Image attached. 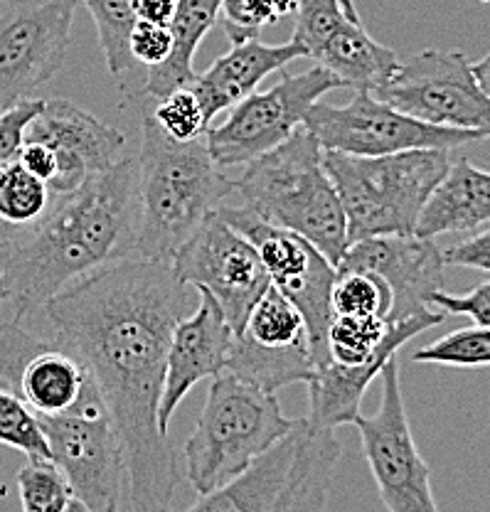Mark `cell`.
Listing matches in <instances>:
<instances>
[{"mask_svg":"<svg viewBox=\"0 0 490 512\" xmlns=\"http://www.w3.org/2000/svg\"><path fill=\"white\" fill-rule=\"evenodd\" d=\"M0 444L18 448L30 461H50L40 419L23 399L0 387Z\"/></svg>","mask_w":490,"mask_h":512,"instance_id":"1f68e13d","label":"cell"},{"mask_svg":"<svg viewBox=\"0 0 490 512\" xmlns=\"http://www.w3.org/2000/svg\"><path fill=\"white\" fill-rule=\"evenodd\" d=\"M471 72H473V77H476L478 87H481L483 92L490 96V52L483 57V60L471 64Z\"/></svg>","mask_w":490,"mask_h":512,"instance_id":"f35d334b","label":"cell"},{"mask_svg":"<svg viewBox=\"0 0 490 512\" xmlns=\"http://www.w3.org/2000/svg\"><path fill=\"white\" fill-rule=\"evenodd\" d=\"M151 119L156 121V126L161 128L170 141L188 143L197 141L207 133L210 128V119H207V111L202 106L200 96L193 89V84L188 87H178L173 92H168L161 99H153Z\"/></svg>","mask_w":490,"mask_h":512,"instance_id":"83f0119b","label":"cell"},{"mask_svg":"<svg viewBox=\"0 0 490 512\" xmlns=\"http://www.w3.org/2000/svg\"><path fill=\"white\" fill-rule=\"evenodd\" d=\"M23 512H65L74 500L65 473L52 461H30L18 473Z\"/></svg>","mask_w":490,"mask_h":512,"instance_id":"f546056e","label":"cell"},{"mask_svg":"<svg viewBox=\"0 0 490 512\" xmlns=\"http://www.w3.org/2000/svg\"><path fill=\"white\" fill-rule=\"evenodd\" d=\"M227 370L274 394L286 384H308L316 377L318 365L313 360L306 320L271 284L252 306L242 330L234 335Z\"/></svg>","mask_w":490,"mask_h":512,"instance_id":"2e32d148","label":"cell"},{"mask_svg":"<svg viewBox=\"0 0 490 512\" xmlns=\"http://www.w3.org/2000/svg\"><path fill=\"white\" fill-rule=\"evenodd\" d=\"M0 382L40 416L106 412L87 367L33 325L0 320Z\"/></svg>","mask_w":490,"mask_h":512,"instance_id":"ba28073f","label":"cell"},{"mask_svg":"<svg viewBox=\"0 0 490 512\" xmlns=\"http://www.w3.org/2000/svg\"><path fill=\"white\" fill-rule=\"evenodd\" d=\"M333 316H372L390 320L392 291L370 271H338L330 291Z\"/></svg>","mask_w":490,"mask_h":512,"instance_id":"4316f807","label":"cell"},{"mask_svg":"<svg viewBox=\"0 0 490 512\" xmlns=\"http://www.w3.org/2000/svg\"><path fill=\"white\" fill-rule=\"evenodd\" d=\"M316 67L326 69L343 87L353 92H377L394 77L399 67L397 52L372 40L370 32L350 18H340L316 45L308 50Z\"/></svg>","mask_w":490,"mask_h":512,"instance_id":"603a6c76","label":"cell"},{"mask_svg":"<svg viewBox=\"0 0 490 512\" xmlns=\"http://www.w3.org/2000/svg\"><path fill=\"white\" fill-rule=\"evenodd\" d=\"M294 426L296 419L281 412L274 392L229 370L220 372L212 377L205 407L185 444V476L197 495L210 493L247 471Z\"/></svg>","mask_w":490,"mask_h":512,"instance_id":"8992f818","label":"cell"},{"mask_svg":"<svg viewBox=\"0 0 490 512\" xmlns=\"http://www.w3.org/2000/svg\"><path fill=\"white\" fill-rule=\"evenodd\" d=\"M65 512H89V510L84 508V505L79 503V500H72V503H69V508Z\"/></svg>","mask_w":490,"mask_h":512,"instance_id":"60d3db41","label":"cell"},{"mask_svg":"<svg viewBox=\"0 0 490 512\" xmlns=\"http://www.w3.org/2000/svg\"><path fill=\"white\" fill-rule=\"evenodd\" d=\"M333 89H343V84L321 67L284 74L271 89L252 92L234 104L220 126L207 128V151L220 168L252 163L303 126L308 109Z\"/></svg>","mask_w":490,"mask_h":512,"instance_id":"8fae6325","label":"cell"},{"mask_svg":"<svg viewBox=\"0 0 490 512\" xmlns=\"http://www.w3.org/2000/svg\"><path fill=\"white\" fill-rule=\"evenodd\" d=\"M170 266L183 284L215 298L234 335L269 286L254 244L229 227L217 210L175 249Z\"/></svg>","mask_w":490,"mask_h":512,"instance_id":"9a60e30c","label":"cell"},{"mask_svg":"<svg viewBox=\"0 0 490 512\" xmlns=\"http://www.w3.org/2000/svg\"><path fill=\"white\" fill-rule=\"evenodd\" d=\"M234 195L259 220L301 234L338 269L350 244L348 222L323 165L321 143L306 126L247 163L234 180Z\"/></svg>","mask_w":490,"mask_h":512,"instance_id":"277c9868","label":"cell"},{"mask_svg":"<svg viewBox=\"0 0 490 512\" xmlns=\"http://www.w3.org/2000/svg\"><path fill=\"white\" fill-rule=\"evenodd\" d=\"M303 126L316 136L323 151L348 153V156H390V153L441 148L454 151L466 143L483 141L481 131H463L426 124L385 104L370 92H355L343 106L316 101L308 109Z\"/></svg>","mask_w":490,"mask_h":512,"instance_id":"30bf717a","label":"cell"},{"mask_svg":"<svg viewBox=\"0 0 490 512\" xmlns=\"http://www.w3.org/2000/svg\"><path fill=\"white\" fill-rule=\"evenodd\" d=\"M50 461L65 473L74 500L89 512H119L124 451L109 414L40 416Z\"/></svg>","mask_w":490,"mask_h":512,"instance_id":"e0dca14e","label":"cell"},{"mask_svg":"<svg viewBox=\"0 0 490 512\" xmlns=\"http://www.w3.org/2000/svg\"><path fill=\"white\" fill-rule=\"evenodd\" d=\"M370 271L392 291L390 320L429 311L431 296L444 291L446 261L434 239L417 234H382L350 244L338 271Z\"/></svg>","mask_w":490,"mask_h":512,"instance_id":"ac0fdd59","label":"cell"},{"mask_svg":"<svg viewBox=\"0 0 490 512\" xmlns=\"http://www.w3.org/2000/svg\"><path fill=\"white\" fill-rule=\"evenodd\" d=\"M382 402L375 414L353 421L360 431L377 493L387 512H439L431 490V471L419 453L404 407L397 355L382 367Z\"/></svg>","mask_w":490,"mask_h":512,"instance_id":"7c38bea8","label":"cell"},{"mask_svg":"<svg viewBox=\"0 0 490 512\" xmlns=\"http://www.w3.org/2000/svg\"><path fill=\"white\" fill-rule=\"evenodd\" d=\"M340 453L335 429L296 419L289 436L185 512H326Z\"/></svg>","mask_w":490,"mask_h":512,"instance_id":"52a82bcc","label":"cell"},{"mask_svg":"<svg viewBox=\"0 0 490 512\" xmlns=\"http://www.w3.org/2000/svg\"><path fill=\"white\" fill-rule=\"evenodd\" d=\"M234 330L210 293L200 291V303L190 316L178 320L165 355V380L158 404V429L170 431L180 402L200 380H212L227 370Z\"/></svg>","mask_w":490,"mask_h":512,"instance_id":"ffe728a7","label":"cell"},{"mask_svg":"<svg viewBox=\"0 0 490 512\" xmlns=\"http://www.w3.org/2000/svg\"><path fill=\"white\" fill-rule=\"evenodd\" d=\"M429 306H434L444 316H466L476 325L490 328V279L466 293L436 291Z\"/></svg>","mask_w":490,"mask_h":512,"instance_id":"836d02e7","label":"cell"},{"mask_svg":"<svg viewBox=\"0 0 490 512\" xmlns=\"http://www.w3.org/2000/svg\"><path fill=\"white\" fill-rule=\"evenodd\" d=\"M25 138L45 143L55 153L57 173L50 183L55 197L77 192L94 175L109 170L126 146L124 133L67 99H45Z\"/></svg>","mask_w":490,"mask_h":512,"instance_id":"d6986e66","label":"cell"},{"mask_svg":"<svg viewBox=\"0 0 490 512\" xmlns=\"http://www.w3.org/2000/svg\"><path fill=\"white\" fill-rule=\"evenodd\" d=\"M340 5H343L345 15H348L350 20H355V23H360V15H358V10H355L353 0H340Z\"/></svg>","mask_w":490,"mask_h":512,"instance_id":"ab89813d","label":"cell"},{"mask_svg":"<svg viewBox=\"0 0 490 512\" xmlns=\"http://www.w3.org/2000/svg\"><path fill=\"white\" fill-rule=\"evenodd\" d=\"M18 160L25 170H30V173H33L35 178H40L42 183L50 185L52 178H55L57 158L55 153H52V148L45 146V143L28 141V138H25Z\"/></svg>","mask_w":490,"mask_h":512,"instance_id":"8d00e7d4","label":"cell"},{"mask_svg":"<svg viewBox=\"0 0 490 512\" xmlns=\"http://www.w3.org/2000/svg\"><path fill=\"white\" fill-rule=\"evenodd\" d=\"M323 165L353 244L382 234H414L426 200L449 170L451 151L417 148L372 158L323 151Z\"/></svg>","mask_w":490,"mask_h":512,"instance_id":"5b68a950","label":"cell"},{"mask_svg":"<svg viewBox=\"0 0 490 512\" xmlns=\"http://www.w3.org/2000/svg\"><path fill=\"white\" fill-rule=\"evenodd\" d=\"M136 259L170 261L175 249L200 227L229 195L234 180L215 163L205 138L178 143L143 116L138 151Z\"/></svg>","mask_w":490,"mask_h":512,"instance_id":"3957f363","label":"cell"},{"mask_svg":"<svg viewBox=\"0 0 490 512\" xmlns=\"http://www.w3.org/2000/svg\"><path fill=\"white\" fill-rule=\"evenodd\" d=\"M296 13V0H222L220 23L232 45L257 40L264 28Z\"/></svg>","mask_w":490,"mask_h":512,"instance_id":"4dcf8cb0","label":"cell"},{"mask_svg":"<svg viewBox=\"0 0 490 512\" xmlns=\"http://www.w3.org/2000/svg\"><path fill=\"white\" fill-rule=\"evenodd\" d=\"M97 23L99 45L104 52L106 69L114 77H124L133 67L129 37L136 18V0H82Z\"/></svg>","mask_w":490,"mask_h":512,"instance_id":"484cf974","label":"cell"},{"mask_svg":"<svg viewBox=\"0 0 490 512\" xmlns=\"http://www.w3.org/2000/svg\"><path fill=\"white\" fill-rule=\"evenodd\" d=\"M50 185L35 178L20 160L0 168V224L10 229H30L50 212Z\"/></svg>","mask_w":490,"mask_h":512,"instance_id":"d4e9b609","label":"cell"},{"mask_svg":"<svg viewBox=\"0 0 490 512\" xmlns=\"http://www.w3.org/2000/svg\"><path fill=\"white\" fill-rule=\"evenodd\" d=\"M306 57L301 45L294 40L284 45H266L257 40L232 45L227 55L217 57L210 67L193 79V89L200 96L207 111V119H215L222 111H229L234 104L257 92L259 84L269 74L281 72L286 64Z\"/></svg>","mask_w":490,"mask_h":512,"instance_id":"44dd1931","label":"cell"},{"mask_svg":"<svg viewBox=\"0 0 490 512\" xmlns=\"http://www.w3.org/2000/svg\"><path fill=\"white\" fill-rule=\"evenodd\" d=\"M490 227V173L468 158H451L419 215L414 234L436 239L441 234H476Z\"/></svg>","mask_w":490,"mask_h":512,"instance_id":"7402d4cb","label":"cell"},{"mask_svg":"<svg viewBox=\"0 0 490 512\" xmlns=\"http://www.w3.org/2000/svg\"><path fill=\"white\" fill-rule=\"evenodd\" d=\"M170 50H173V35H170L168 25L148 23V20H138L133 25L129 37V52L133 62L146 64L148 69L158 67L168 60Z\"/></svg>","mask_w":490,"mask_h":512,"instance_id":"e575fe53","label":"cell"},{"mask_svg":"<svg viewBox=\"0 0 490 512\" xmlns=\"http://www.w3.org/2000/svg\"><path fill=\"white\" fill-rule=\"evenodd\" d=\"M217 212L229 227L237 229L254 244L269 276V284L301 311L308 328V340H311L313 360L321 367L328 360L326 333L333 320L330 291H333L338 269L330 264L321 249L313 247L301 234L259 220L242 205L222 202Z\"/></svg>","mask_w":490,"mask_h":512,"instance_id":"9c48e42d","label":"cell"},{"mask_svg":"<svg viewBox=\"0 0 490 512\" xmlns=\"http://www.w3.org/2000/svg\"><path fill=\"white\" fill-rule=\"evenodd\" d=\"M441 254H444L446 266H466V269L490 274V227L468 234V239H461L449 249H441Z\"/></svg>","mask_w":490,"mask_h":512,"instance_id":"d590c367","label":"cell"},{"mask_svg":"<svg viewBox=\"0 0 490 512\" xmlns=\"http://www.w3.org/2000/svg\"><path fill=\"white\" fill-rule=\"evenodd\" d=\"M372 96L426 124L481 131L490 138V96L458 50L417 52L399 62L394 77Z\"/></svg>","mask_w":490,"mask_h":512,"instance_id":"4fadbf2b","label":"cell"},{"mask_svg":"<svg viewBox=\"0 0 490 512\" xmlns=\"http://www.w3.org/2000/svg\"><path fill=\"white\" fill-rule=\"evenodd\" d=\"M79 0H0V111L33 99L65 64Z\"/></svg>","mask_w":490,"mask_h":512,"instance_id":"5bb4252c","label":"cell"},{"mask_svg":"<svg viewBox=\"0 0 490 512\" xmlns=\"http://www.w3.org/2000/svg\"><path fill=\"white\" fill-rule=\"evenodd\" d=\"M42 106H45V99H25L0 111V168L18 160L28 128L42 111Z\"/></svg>","mask_w":490,"mask_h":512,"instance_id":"d6a6232c","label":"cell"},{"mask_svg":"<svg viewBox=\"0 0 490 512\" xmlns=\"http://www.w3.org/2000/svg\"><path fill=\"white\" fill-rule=\"evenodd\" d=\"M220 8L222 0H178L168 25L173 35V50L163 64L148 69L146 87H143L146 96L161 99L173 89L193 84L197 77L193 69L197 47L220 20Z\"/></svg>","mask_w":490,"mask_h":512,"instance_id":"cb8c5ba5","label":"cell"},{"mask_svg":"<svg viewBox=\"0 0 490 512\" xmlns=\"http://www.w3.org/2000/svg\"><path fill=\"white\" fill-rule=\"evenodd\" d=\"M197 303L200 291L170 261L129 256L72 281L23 323H45L97 382L124 451L131 512H173L178 453L158 429V404L170 335Z\"/></svg>","mask_w":490,"mask_h":512,"instance_id":"6da1fadb","label":"cell"},{"mask_svg":"<svg viewBox=\"0 0 490 512\" xmlns=\"http://www.w3.org/2000/svg\"><path fill=\"white\" fill-rule=\"evenodd\" d=\"M138 224V163L119 158L77 192L52 200L35 227L15 232L0 256L8 298L0 313L30 323L62 288L133 254Z\"/></svg>","mask_w":490,"mask_h":512,"instance_id":"7a4b0ae2","label":"cell"},{"mask_svg":"<svg viewBox=\"0 0 490 512\" xmlns=\"http://www.w3.org/2000/svg\"><path fill=\"white\" fill-rule=\"evenodd\" d=\"M412 362L446 367H490V328L468 325L458 328L412 355Z\"/></svg>","mask_w":490,"mask_h":512,"instance_id":"f1b7e54d","label":"cell"},{"mask_svg":"<svg viewBox=\"0 0 490 512\" xmlns=\"http://www.w3.org/2000/svg\"><path fill=\"white\" fill-rule=\"evenodd\" d=\"M178 0H136V18L148 23L170 25Z\"/></svg>","mask_w":490,"mask_h":512,"instance_id":"74e56055","label":"cell"}]
</instances>
